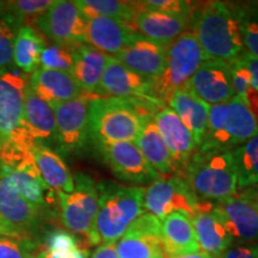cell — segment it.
Masks as SVG:
<instances>
[{"mask_svg": "<svg viewBox=\"0 0 258 258\" xmlns=\"http://www.w3.org/2000/svg\"><path fill=\"white\" fill-rule=\"evenodd\" d=\"M74 48L76 47H66L54 43L46 46L41 54L40 69L63 71L71 73L73 66Z\"/></svg>", "mask_w": 258, "mask_h": 258, "instance_id": "37", "label": "cell"}, {"mask_svg": "<svg viewBox=\"0 0 258 258\" xmlns=\"http://www.w3.org/2000/svg\"><path fill=\"white\" fill-rule=\"evenodd\" d=\"M29 85L50 106L85 95L70 72L38 69L29 78Z\"/></svg>", "mask_w": 258, "mask_h": 258, "instance_id": "22", "label": "cell"}, {"mask_svg": "<svg viewBox=\"0 0 258 258\" xmlns=\"http://www.w3.org/2000/svg\"><path fill=\"white\" fill-rule=\"evenodd\" d=\"M203 205L189 183L179 176L159 177L144 191V209L159 220L175 212H183L191 218Z\"/></svg>", "mask_w": 258, "mask_h": 258, "instance_id": "9", "label": "cell"}, {"mask_svg": "<svg viewBox=\"0 0 258 258\" xmlns=\"http://www.w3.org/2000/svg\"><path fill=\"white\" fill-rule=\"evenodd\" d=\"M224 218L232 238L258 240V196L250 190H241L234 196L215 203Z\"/></svg>", "mask_w": 258, "mask_h": 258, "instance_id": "14", "label": "cell"}, {"mask_svg": "<svg viewBox=\"0 0 258 258\" xmlns=\"http://www.w3.org/2000/svg\"><path fill=\"white\" fill-rule=\"evenodd\" d=\"M134 143L156 172L159 175L172 172V158L165 141L158 131L154 115L147 114L141 116L140 131Z\"/></svg>", "mask_w": 258, "mask_h": 258, "instance_id": "27", "label": "cell"}, {"mask_svg": "<svg viewBox=\"0 0 258 258\" xmlns=\"http://www.w3.org/2000/svg\"><path fill=\"white\" fill-rule=\"evenodd\" d=\"M53 0H17V2H2L0 5L14 22L22 27H31L37 18L46 12Z\"/></svg>", "mask_w": 258, "mask_h": 258, "instance_id": "35", "label": "cell"}, {"mask_svg": "<svg viewBox=\"0 0 258 258\" xmlns=\"http://www.w3.org/2000/svg\"><path fill=\"white\" fill-rule=\"evenodd\" d=\"M238 191L258 185V132L246 143L231 151Z\"/></svg>", "mask_w": 258, "mask_h": 258, "instance_id": "32", "label": "cell"}, {"mask_svg": "<svg viewBox=\"0 0 258 258\" xmlns=\"http://www.w3.org/2000/svg\"><path fill=\"white\" fill-rule=\"evenodd\" d=\"M108 55L88 43L74 48L71 74L85 93H97L104 73Z\"/></svg>", "mask_w": 258, "mask_h": 258, "instance_id": "29", "label": "cell"}, {"mask_svg": "<svg viewBox=\"0 0 258 258\" xmlns=\"http://www.w3.org/2000/svg\"><path fill=\"white\" fill-rule=\"evenodd\" d=\"M73 178L72 192L56 191L61 221L70 231L85 235L90 240L98 212L97 183L84 173H77Z\"/></svg>", "mask_w": 258, "mask_h": 258, "instance_id": "8", "label": "cell"}, {"mask_svg": "<svg viewBox=\"0 0 258 258\" xmlns=\"http://www.w3.org/2000/svg\"><path fill=\"white\" fill-rule=\"evenodd\" d=\"M98 189V212H97L90 244H115L144 214V188L127 186L102 180Z\"/></svg>", "mask_w": 258, "mask_h": 258, "instance_id": "3", "label": "cell"}, {"mask_svg": "<svg viewBox=\"0 0 258 258\" xmlns=\"http://www.w3.org/2000/svg\"><path fill=\"white\" fill-rule=\"evenodd\" d=\"M24 120L35 143L57 144L56 121L53 108L38 97L28 84L24 95Z\"/></svg>", "mask_w": 258, "mask_h": 258, "instance_id": "25", "label": "cell"}, {"mask_svg": "<svg viewBox=\"0 0 258 258\" xmlns=\"http://www.w3.org/2000/svg\"><path fill=\"white\" fill-rule=\"evenodd\" d=\"M90 253L86 249L77 247V249L57 251V252H49L43 250L37 254L36 258H89Z\"/></svg>", "mask_w": 258, "mask_h": 258, "instance_id": "44", "label": "cell"}, {"mask_svg": "<svg viewBox=\"0 0 258 258\" xmlns=\"http://www.w3.org/2000/svg\"><path fill=\"white\" fill-rule=\"evenodd\" d=\"M95 147L116 178L122 182L141 185L152 183L160 177L147 163L135 143L97 144Z\"/></svg>", "mask_w": 258, "mask_h": 258, "instance_id": "12", "label": "cell"}, {"mask_svg": "<svg viewBox=\"0 0 258 258\" xmlns=\"http://www.w3.org/2000/svg\"><path fill=\"white\" fill-rule=\"evenodd\" d=\"M14 164V159H12V154L6 148V146L0 140V179L5 176L10 167Z\"/></svg>", "mask_w": 258, "mask_h": 258, "instance_id": "45", "label": "cell"}, {"mask_svg": "<svg viewBox=\"0 0 258 258\" xmlns=\"http://www.w3.org/2000/svg\"><path fill=\"white\" fill-rule=\"evenodd\" d=\"M93 97L89 93L53 105L56 121L57 146L64 153H80L90 141L89 106Z\"/></svg>", "mask_w": 258, "mask_h": 258, "instance_id": "11", "label": "cell"}, {"mask_svg": "<svg viewBox=\"0 0 258 258\" xmlns=\"http://www.w3.org/2000/svg\"><path fill=\"white\" fill-rule=\"evenodd\" d=\"M115 247L118 258H171L161 238L160 220L150 213L140 215Z\"/></svg>", "mask_w": 258, "mask_h": 258, "instance_id": "13", "label": "cell"}, {"mask_svg": "<svg viewBox=\"0 0 258 258\" xmlns=\"http://www.w3.org/2000/svg\"><path fill=\"white\" fill-rule=\"evenodd\" d=\"M91 258H118L115 244H103L92 253Z\"/></svg>", "mask_w": 258, "mask_h": 258, "instance_id": "46", "label": "cell"}, {"mask_svg": "<svg viewBox=\"0 0 258 258\" xmlns=\"http://www.w3.org/2000/svg\"><path fill=\"white\" fill-rule=\"evenodd\" d=\"M76 5L86 19L92 17H108L117 21L134 22L141 11L140 3L118 2V0H76Z\"/></svg>", "mask_w": 258, "mask_h": 258, "instance_id": "33", "label": "cell"}, {"mask_svg": "<svg viewBox=\"0 0 258 258\" xmlns=\"http://www.w3.org/2000/svg\"><path fill=\"white\" fill-rule=\"evenodd\" d=\"M167 102L170 109L175 111L183 124L189 129L196 145L199 146L207 129L211 105L198 98L186 86L176 90L169 97Z\"/></svg>", "mask_w": 258, "mask_h": 258, "instance_id": "26", "label": "cell"}, {"mask_svg": "<svg viewBox=\"0 0 258 258\" xmlns=\"http://www.w3.org/2000/svg\"><path fill=\"white\" fill-rule=\"evenodd\" d=\"M171 258H213L209 256L208 253L203 252V251H198V252L192 253H186V254H179V256H173Z\"/></svg>", "mask_w": 258, "mask_h": 258, "instance_id": "48", "label": "cell"}, {"mask_svg": "<svg viewBox=\"0 0 258 258\" xmlns=\"http://www.w3.org/2000/svg\"><path fill=\"white\" fill-rule=\"evenodd\" d=\"M183 175L199 199L219 202L238 192L231 151L198 147L183 170Z\"/></svg>", "mask_w": 258, "mask_h": 258, "instance_id": "5", "label": "cell"}, {"mask_svg": "<svg viewBox=\"0 0 258 258\" xmlns=\"http://www.w3.org/2000/svg\"><path fill=\"white\" fill-rule=\"evenodd\" d=\"M153 89L154 79L140 76L123 66L115 57L109 56L97 95L99 97L157 101L154 98Z\"/></svg>", "mask_w": 258, "mask_h": 258, "instance_id": "15", "label": "cell"}, {"mask_svg": "<svg viewBox=\"0 0 258 258\" xmlns=\"http://www.w3.org/2000/svg\"><path fill=\"white\" fill-rule=\"evenodd\" d=\"M0 215L25 238L38 224L41 213L19 194L8 176L0 179Z\"/></svg>", "mask_w": 258, "mask_h": 258, "instance_id": "21", "label": "cell"}, {"mask_svg": "<svg viewBox=\"0 0 258 258\" xmlns=\"http://www.w3.org/2000/svg\"><path fill=\"white\" fill-rule=\"evenodd\" d=\"M161 238L170 257L200 251L191 219L183 212L171 213L160 220Z\"/></svg>", "mask_w": 258, "mask_h": 258, "instance_id": "28", "label": "cell"}, {"mask_svg": "<svg viewBox=\"0 0 258 258\" xmlns=\"http://www.w3.org/2000/svg\"><path fill=\"white\" fill-rule=\"evenodd\" d=\"M46 40L36 29L22 27L18 29L14 43V64L24 74H32L40 67L41 54Z\"/></svg>", "mask_w": 258, "mask_h": 258, "instance_id": "31", "label": "cell"}, {"mask_svg": "<svg viewBox=\"0 0 258 258\" xmlns=\"http://www.w3.org/2000/svg\"><path fill=\"white\" fill-rule=\"evenodd\" d=\"M245 190H250L251 192H253L254 195H257L258 196V185L257 186H253V188H249V189H245ZM241 191V190H240Z\"/></svg>", "mask_w": 258, "mask_h": 258, "instance_id": "49", "label": "cell"}, {"mask_svg": "<svg viewBox=\"0 0 258 258\" xmlns=\"http://www.w3.org/2000/svg\"><path fill=\"white\" fill-rule=\"evenodd\" d=\"M209 60L191 32L182 36L167 46L165 69L154 79V98L167 101L176 90L184 88L199 67Z\"/></svg>", "mask_w": 258, "mask_h": 258, "instance_id": "7", "label": "cell"}, {"mask_svg": "<svg viewBox=\"0 0 258 258\" xmlns=\"http://www.w3.org/2000/svg\"><path fill=\"white\" fill-rule=\"evenodd\" d=\"M189 29L209 60L231 62L245 51L232 3L207 2L192 5Z\"/></svg>", "mask_w": 258, "mask_h": 258, "instance_id": "1", "label": "cell"}, {"mask_svg": "<svg viewBox=\"0 0 258 258\" xmlns=\"http://www.w3.org/2000/svg\"><path fill=\"white\" fill-rule=\"evenodd\" d=\"M190 219L203 252L219 257L230 249L233 238L228 233L224 218L215 206L205 203Z\"/></svg>", "mask_w": 258, "mask_h": 258, "instance_id": "20", "label": "cell"}, {"mask_svg": "<svg viewBox=\"0 0 258 258\" xmlns=\"http://www.w3.org/2000/svg\"><path fill=\"white\" fill-rule=\"evenodd\" d=\"M5 176L9 177L16 190L40 213L48 211L55 203L57 194L44 183L32 157L19 161Z\"/></svg>", "mask_w": 258, "mask_h": 258, "instance_id": "19", "label": "cell"}, {"mask_svg": "<svg viewBox=\"0 0 258 258\" xmlns=\"http://www.w3.org/2000/svg\"><path fill=\"white\" fill-rule=\"evenodd\" d=\"M231 67V79H232V88H233L234 96L241 99L245 104L249 105V88H250V73L241 57L238 56L237 59L230 62ZM250 106V105H249Z\"/></svg>", "mask_w": 258, "mask_h": 258, "instance_id": "38", "label": "cell"}, {"mask_svg": "<svg viewBox=\"0 0 258 258\" xmlns=\"http://www.w3.org/2000/svg\"><path fill=\"white\" fill-rule=\"evenodd\" d=\"M80 247L79 239L70 232L56 230L49 232L46 237V250L49 252L71 250Z\"/></svg>", "mask_w": 258, "mask_h": 258, "instance_id": "41", "label": "cell"}, {"mask_svg": "<svg viewBox=\"0 0 258 258\" xmlns=\"http://www.w3.org/2000/svg\"><path fill=\"white\" fill-rule=\"evenodd\" d=\"M152 99L95 96L89 106V135L93 144L134 143L141 116L156 114Z\"/></svg>", "mask_w": 258, "mask_h": 258, "instance_id": "2", "label": "cell"}, {"mask_svg": "<svg viewBox=\"0 0 258 258\" xmlns=\"http://www.w3.org/2000/svg\"><path fill=\"white\" fill-rule=\"evenodd\" d=\"M32 247L34 245L25 238L0 235V258H34Z\"/></svg>", "mask_w": 258, "mask_h": 258, "instance_id": "39", "label": "cell"}, {"mask_svg": "<svg viewBox=\"0 0 258 258\" xmlns=\"http://www.w3.org/2000/svg\"><path fill=\"white\" fill-rule=\"evenodd\" d=\"M258 132L256 115L238 97L211 105L208 124L199 148L232 151L246 143Z\"/></svg>", "mask_w": 258, "mask_h": 258, "instance_id": "6", "label": "cell"}, {"mask_svg": "<svg viewBox=\"0 0 258 258\" xmlns=\"http://www.w3.org/2000/svg\"><path fill=\"white\" fill-rule=\"evenodd\" d=\"M189 15L143 10L137 15L134 23L141 35L160 43L169 44L184 34L189 28Z\"/></svg>", "mask_w": 258, "mask_h": 258, "instance_id": "24", "label": "cell"}, {"mask_svg": "<svg viewBox=\"0 0 258 258\" xmlns=\"http://www.w3.org/2000/svg\"><path fill=\"white\" fill-rule=\"evenodd\" d=\"M135 32L133 28L122 21L108 17H92L86 23L85 42L102 53L114 56L127 46Z\"/></svg>", "mask_w": 258, "mask_h": 258, "instance_id": "23", "label": "cell"}, {"mask_svg": "<svg viewBox=\"0 0 258 258\" xmlns=\"http://www.w3.org/2000/svg\"><path fill=\"white\" fill-rule=\"evenodd\" d=\"M0 235L2 237H12V238H22L14 227H11L8 222L0 215Z\"/></svg>", "mask_w": 258, "mask_h": 258, "instance_id": "47", "label": "cell"}, {"mask_svg": "<svg viewBox=\"0 0 258 258\" xmlns=\"http://www.w3.org/2000/svg\"><path fill=\"white\" fill-rule=\"evenodd\" d=\"M169 44L160 43L135 32L127 46L112 57L135 73L156 79L165 69L166 49Z\"/></svg>", "mask_w": 258, "mask_h": 258, "instance_id": "17", "label": "cell"}, {"mask_svg": "<svg viewBox=\"0 0 258 258\" xmlns=\"http://www.w3.org/2000/svg\"><path fill=\"white\" fill-rule=\"evenodd\" d=\"M186 88L208 105H217L233 98L230 62L205 61L186 84Z\"/></svg>", "mask_w": 258, "mask_h": 258, "instance_id": "16", "label": "cell"}, {"mask_svg": "<svg viewBox=\"0 0 258 258\" xmlns=\"http://www.w3.org/2000/svg\"><path fill=\"white\" fill-rule=\"evenodd\" d=\"M221 258H258V244L234 246L226 251Z\"/></svg>", "mask_w": 258, "mask_h": 258, "instance_id": "43", "label": "cell"}, {"mask_svg": "<svg viewBox=\"0 0 258 258\" xmlns=\"http://www.w3.org/2000/svg\"><path fill=\"white\" fill-rule=\"evenodd\" d=\"M31 153L41 177L50 189L66 194L73 191L72 173L56 151L42 143H35Z\"/></svg>", "mask_w": 258, "mask_h": 258, "instance_id": "30", "label": "cell"}, {"mask_svg": "<svg viewBox=\"0 0 258 258\" xmlns=\"http://www.w3.org/2000/svg\"><path fill=\"white\" fill-rule=\"evenodd\" d=\"M86 23L88 19L84 17L76 3L55 0L37 18L34 27L54 44L77 47L86 43Z\"/></svg>", "mask_w": 258, "mask_h": 258, "instance_id": "10", "label": "cell"}, {"mask_svg": "<svg viewBox=\"0 0 258 258\" xmlns=\"http://www.w3.org/2000/svg\"><path fill=\"white\" fill-rule=\"evenodd\" d=\"M245 67L250 73V88H249V105L258 109V57L250 55L249 53L244 51L240 55Z\"/></svg>", "mask_w": 258, "mask_h": 258, "instance_id": "42", "label": "cell"}, {"mask_svg": "<svg viewBox=\"0 0 258 258\" xmlns=\"http://www.w3.org/2000/svg\"><path fill=\"white\" fill-rule=\"evenodd\" d=\"M143 10L150 11L166 12V14H191L192 3L184 0H148V2H139Z\"/></svg>", "mask_w": 258, "mask_h": 258, "instance_id": "40", "label": "cell"}, {"mask_svg": "<svg viewBox=\"0 0 258 258\" xmlns=\"http://www.w3.org/2000/svg\"><path fill=\"white\" fill-rule=\"evenodd\" d=\"M19 27L0 5V73L11 71L14 64V43Z\"/></svg>", "mask_w": 258, "mask_h": 258, "instance_id": "36", "label": "cell"}, {"mask_svg": "<svg viewBox=\"0 0 258 258\" xmlns=\"http://www.w3.org/2000/svg\"><path fill=\"white\" fill-rule=\"evenodd\" d=\"M158 131L165 141L172 158L173 171H182L198 148L189 129L183 124L172 109L163 106L154 114Z\"/></svg>", "mask_w": 258, "mask_h": 258, "instance_id": "18", "label": "cell"}, {"mask_svg": "<svg viewBox=\"0 0 258 258\" xmlns=\"http://www.w3.org/2000/svg\"><path fill=\"white\" fill-rule=\"evenodd\" d=\"M243 38L244 49L258 57V2L232 3Z\"/></svg>", "mask_w": 258, "mask_h": 258, "instance_id": "34", "label": "cell"}, {"mask_svg": "<svg viewBox=\"0 0 258 258\" xmlns=\"http://www.w3.org/2000/svg\"><path fill=\"white\" fill-rule=\"evenodd\" d=\"M29 78L15 70L0 73V140L17 161L31 157L35 144L24 120V95Z\"/></svg>", "mask_w": 258, "mask_h": 258, "instance_id": "4", "label": "cell"}]
</instances>
